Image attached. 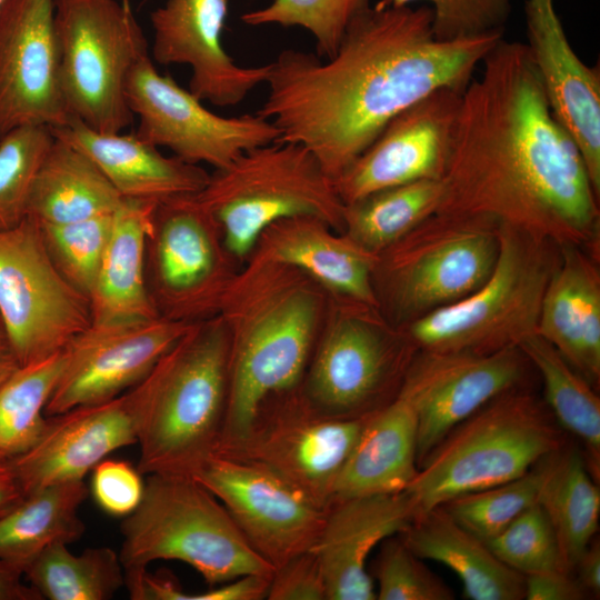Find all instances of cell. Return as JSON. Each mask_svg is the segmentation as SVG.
<instances>
[{
  "instance_id": "f5cc1de1",
  "label": "cell",
  "mask_w": 600,
  "mask_h": 600,
  "mask_svg": "<svg viewBox=\"0 0 600 600\" xmlns=\"http://www.w3.org/2000/svg\"><path fill=\"white\" fill-rule=\"evenodd\" d=\"M20 367L7 341H0V386Z\"/></svg>"
},
{
  "instance_id": "d6986e66",
  "label": "cell",
  "mask_w": 600,
  "mask_h": 600,
  "mask_svg": "<svg viewBox=\"0 0 600 600\" xmlns=\"http://www.w3.org/2000/svg\"><path fill=\"white\" fill-rule=\"evenodd\" d=\"M56 1L8 0L0 12V138L72 118L60 87Z\"/></svg>"
},
{
  "instance_id": "681fc988",
  "label": "cell",
  "mask_w": 600,
  "mask_h": 600,
  "mask_svg": "<svg viewBox=\"0 0 600 600\" xmlns=\"http://www.w3.org/2000/svg\"><path fill=\"white\" fill-rule=\"evenodd\" d=\"M573 571H577L576 579L587 594H600V543L598 540L590 542L578 559Z\"/></svg>"
},
{
  "instance_id": "8fae6325",
  "label": "cell",
  "mask_w": 600,
  "mask_h": 600,
  "mask_svg": "<svg viewBox=\"0 0 600 600\" xmlns=\"http://www.w3.org/2000/svg\"><path fill=\"white\" fill-rule=\"evenodd\" d=\"M416 352L380 310L341 302L312 356L300 391L326 417L369 416L397 397Z\"/></svg>"
},
{
  "instance_id": "83f0119b",
  "label": "cell",
  "mask_w": 600,
  "mask_h": 600,
  "mask_svg": "<svg viewBox=\"0 0 600 600\" xmlns=\"http://www.w3.org/2000/svg\"><path fill=\"white\" fill-rule=\"evenodd\" d=\"M157 204L124 200L89 297L93 323L159 317L147 284V241Z\"/></svg>"
},
{
  "instance_id": "74e56055",
  "label": "cell",
  "mask_w": 600,
  "mask_h": 600,
  "mask_svg": "<svg viewBox=\"0 0 600 600\" xmlns=\"http://www.w3.org/2000/svg\"><path fill=\"white\" fill-rule=\"evenodd\" d=\"M554 453L516 479L458 496L441 506L463 528L488 541L522 511L538 503Z\"/></svg>"
},
{
  "instance_id": "11a10c76",
  "label": "cell",
  "mask_w": 600,
  "mask_h": 600,
  "mask_svg": "<svg viewBox=\"0 0 600 600\" xmlns=\"http://www.w3.org/2000/svg\"><path fill=\"white\" fill-rule=\"evenodd\" d=\"M7 1L8 0H0V12L3 9L4 4L7 3Z\"/></svg>"
},
{
  "instance_id": "4fadbf2b",
  "label": "cell",
  "mask_w": 600,
  "mask_h": 600,
  "mask_svg": "<svg viewBox=\"0 0 600 600\" xmlns=\"http://www.w3.org/2000/svg\"><path fill=\"white\" fill-rule=\"evenodd\" d=\"M369 416L326 417L309 404L298 387L269 397L248 432L214 453L260 464L328 509Z\"/></svg>"
},
{
  "instance_id": "ab89813d",
  "label": "cell",
  "mask_w": 600,
  "mask_h": 600,
  "mask_svg": "<svg viewBox=\"0 0 600 600\" xmlns=\"http://www.w3.org/2000/svg\"><path fill=\"white\" fill-rule=\"evenodd\" d=\"M113 219L114 212L62 224H39L53 264L88 299L110 239Z\"/></svg>"
},
{
  "instance_id": "e0dca14e",
  "label": "cell",
  "mask_w": 600,
  "mask_h": 600,
  "mask_svg": "<svg viewBox=\"0 0 600 600\" xmlns=\"http://www.w3.org/2000/svg\"><path fill=\"white\" fill-rule=\"evenodd\" d=\"M529 363L519 347L492 353L417 350L398 396L416 414L418 468L458 423L521 387Z\"/></svg>"
},
{
  "instance_id": "f6af8a7d",
  "label": "cell",
  "mask_w": 600,
  "mask_h": 600,
  "mask_svg": "<svg viewBox=\"0 0 600 600\" xmlns=\"http://www.w3.org/2000/svg\"><path fill=\"white\" fill-rule=\"evenodd\" d=\"M144 490L141 473L123 460L103 459L92 469L96 503L112 517H127L140 504Z\"/></svg>"
},
{
  "instance_id": "d4e9b609",
  "label": "cell",
  "mask_w": 600,
  "mask_h": 600,
  "mask_svg": "<svg viewBox=\"0 0 600 600\" xmlns=\"http://www.w3.org/2000/svg\"><path fill=\"white\" fill-rule=\"evenodd\" d=\"M248 257L291 266L341 302L379 309L373 288L378 254L312 216L268 226Z\"/></svg>"
},
{
  "instance_id": "db71d44e",
  "label": "cell",
  "mask_w": 600,
  "mask_h": 600,
  "mask_svg": "<svg viewBox=\"0 0 600 600\" xmlns=\"http://www.w3.org/2000/svg\"><path fill=\"white\" fill-rule=\"evenodd\" d=\"M0 341H7V337H6V332H4V327H3V323H2V320L0 318ZM8 342V341H7Z\"/></svg>"
},
{
  "instance_id": "8d00e7d4",
  "label": "cell",
  "mask_w": 600,
  "mask_h": 600,
  "mask_svg": "<svg viewBox=\"0 0 600 600\" xmlns=\"http://www.w3.org/2000/svg\"><path fill=\"white\" fill-rule=\"evenodd\" d=\"M64 349L21 364L0 386V460L11 461L43 433L46 406L59 381Z\"/></svg>"
},
{
  "instance_id": "f1b7e54d",
  "label": "cell",
  "mask_w": 600,
  "mask_h": 600,
  "mask_svg": "<svg viewBox=\"0 0 600 600\" xmlns=\"http://www.w3.org/2000/svg\"><path fill=\"white\" fill-rule=\"evenodd\" d=\"M400 536L419 558L454 572L464 598L524 599V576L499 560L486 541L458 523L443 506L417 516Z\"/></svg>"
},
{
  "instance_id": "60d3db41",
  "label": "cell",
  "mask_w": 600,
  "mask_h": 600,
  "mask_svg": "<svg viewBox=\"0 0 600 600\" xmlns=\"http://www.w3.org/2000/svg\"><path fill=\"white\" fill-rule=\"evenodd\" d=\"M53 140L44 126L20 127L0 138V230L27 217L32 180Z\"/></svg>"
},
{
  "instance_id": "4dcf8cb0",
  "label": "cell",
  "mask_w": 600,
  "mask_h": 600,
  "mask_svg": "<svg viewBox=\"0 0 600 600\" xmlns=\"http://www.w3.org/2000/svg\"><path fill=\"white\" fill-rule=\"evenodd\" d=\"M123 201L87 154L54 137L32 180L27 217L62 224L113 213Z\"/></svg>"
},
{
  "instance_id": "ba28073f",
  "label": "cell",
  "mask_w": 600,
  "mask_h": 600,
  "mask_svg": "<svg viewBox=\"0 0 600 600\" xmlns=\"http://www.w3.org/2000/svg\"><path fill=\"white\" fill-rule=\"evenodd\" d=\"M498 234L494 268L476 291L398 328L417 350L492 353L536 332L560 248L508 226Z\"/></svg>"
},
{
  "instance_id": "836d02e7",
  "label": "cell",
  "mask_w": 600,
  "mask_h": 600,
  "mask_svg": "<svg viewBox=\"0 0 600 600\" xmlns=\"http://www.w3.org/2000/svg\"><path fill=\"white\" fill-rule=\"evenodd\" d=\"M519 348L540 373L544 403L557 423L583 444L587 466L596 479L600 470V399L596 389L537 332Z\"/></svg>"
},
{
  "instance_id": "816d5d0a",
  "label": "cell",
  "mask_w": 600,
  "mask_h": 600,
  "mask_svg": "<svg viewBox=\"0 0 600 600\" xmlns=\"http://www.w3.org/2000/svg\"><path fill=\"white\" fill-rule=\"evenodd\" d=\"M24 493L9 461L0 460V517L18 504Z\"/></svg>"
},
{
  "instance_id": "6da1fadb",
  "label": "cell",
  "mask_w": 600,
  "mask_h": 600,
  "mask_svg": "<svg viewBox=\"0 0 600 600\" xmlns=\"http://www.w3.org/2000/svg\"><path fill=\"white\" fill-rule=\"evenodd\" d=\"M461 94L436 213L482 218L600 261L599 197L526 43L503 38Z\"/></svg>"
},
{
  "instance_id": "9c48e42d",
  "label": "cell",
  "mask_w": 600,
  "mask_h": 600,
  "mask_svg": "<svg viewBox=\"0 0 600 600\" xmlns=\"http://www.w3.org/2000/svg\"><path fill=\"white\" fill-rule=\"evenodd\" d=\"M499 227L434 213L381 251L373 288L384 319L401 328L476 291L494 268Z\"/></svg>"
},
{
  "instance_id": "7a4b0ae2",
  "label": "cell",
  "mask_w": 600,
  "mask_h": 600,
  "mask_svg": "<svg viewBox=\"0 0 600 600\" xmlns=\"http://www.w3.org/2000/svg\"><path fill=\"white\" fill-rule=\"evenodd\" d=\"M502 38L439 40L427 4H373L326 61L281 51L257 113L279 130L276 142L306 147L336 181L398 113L436 90H464Z\"/></svg>"
},
{
  "instance_id": "e575fe53",
  "label": "cell",
  "mask_w": 600,
  "mask_h": 600,
  "mask_svg": "<svg viewBox=\"0 0 600 600\" xmlns=\"http://www.w3.org/2000/svg\"><path fill=\"white\" fill-rule=\"evenodd\" d=\"M442 193V180L432 179L374 191L344 204L342 233L379 254L434 214Z\"/></svg>"
},
{
  "instance_id": "5bb4252c",
  "label": "cell",
  "mask_w": 600,
  "mask_h": 600,
  "mask_svg": "<svg viewBox=\"0 0 600 600\" xmlns=\"http://www.w3.org/2000/svg\"><path fill=\"white\" fill-rule=\"evenodd\" d=\"M221 231L194 194L157 204L147 241V284L159 316L194 323L218 314L238 271Z\"/></svg>"
},
{
  "instance_id": "8992f818",
  "label": "cell",
  "mask_w": 600,
  "mask_h": 600,
  "mask_svg": "<svg viewBox=\"0 0 600 600\" xmlns=\"http://www.w3.org/2000/svg\"><path fill=\"white\" fill-rule=\"evenodd\" d=\"M148 476L140 504L121 523L124 577L146 571L158 560L184 562L211 587L247 574L273 573L200 482L187 476Z\"/></svg>"
},
{
  "instance_id": "b9f144b4",
  "label": "cell",
  "mask_w": 600,
  "mask_h": 600,
  "mask_svg": "<svg viewBox=\"0 0 600 600\" xmlns=\"http://www.w3.org/2000/svg\"><path fill=\"white\" fill-rule=\"evenodd\" d=\"M486 543L499 560L523 576L567 571L551 523L539 503L522 511Z\"/></svg>"
},
{
  "instance_id": "603a6c76",
  "label": "cell",
  "mask_w": 600,
  "mask_h": 600,
  "mask_svg": "<svg viewBox=\"0 0 600 600\" xmlns=\"http://www.w3.org/2000/svg\"><path fill=\"white\" fill-rule=\"evenodd\" d=\"M137 443L127 393L48 417L36 444L10 462L24 494L83 480L109 453Z\"/></svg>"
},
{
  "instance_id": "9a60e30c",
  "label": "cell",
  "mask_w": 600,
  "mask_h": 600,
  "mask_svg": "<svg viewBox=\"0 0 600 600\" xmlns=\"http://www.w3.org/2000/svg\"><path fill=\"white\" fill-rule=\"evenodd\" d=\"M126 97L139 119L134 134L191 164L222 169L241 153L280 137L277 127L257 112L239 117L211 112L169 74L159 73L150 54L132 68Z\"/></svg>"
},
{
  "instance_id": "2e32d148",
  "label": "cell",
  "mask_w": 600,
  "mask_h": 600,
  "mask_svg": "<svg viewBox=\"0 0 600 600\" xmlns=\"http://www.w3.org/2000/svg\"><path fill=\"white\" fill-rule=\"evenodd\" d=\"M191 478L223 504L274 569L310 550L324 523L327 509L260 464L213 453Z\"/></svg>"
},
{
  "instance_id": "1f68e13d",
  "label": "cell",
  "mask_w": 600,
  "mask_h": 600,
  "mask_svg": "<svg viewBox=\"0 0 600 600\" xmlns=\"http://www.w3.org/2000/svg\"><path fill=\"white\" fill-rule=\"evenodd\" d=\"M83 480L43 487L24 494L0 517V561L24 572L54 543H71L84 533L79 509L88 497Z\"/></svg>"
},
{
  "instance_id": "d6a6232c",
  "label": "cell",
  "mask_w": 600,
  "mask_h": 600,
  "mask_svg": "<svg viewBox=\"0 0 600 600\" xmlns=\"http://www.w3.org/2000/svg\"><path fill=\"white\" fill-rule=\"evenodd\" d=\"M538 503L551 523L563 567L572 573L600 517V490L579 450L562 447L552 456Z\"/></svg>"
},
{
  "instance_id": "277c9868",
  "label": "cell",
  "mask_w": 600,
  "mask_h": 600,
  "mask_svg": "<svg viewBox=\"0 0 600 600\" xmlns=\"http://www.w3.org/2000/svg\"><path fill=\"white\" fill-rule=\"evenodd\" d=\"M229 341L220 316L193 323L126 391L141 474L192 477L218 446L227 406Z\"/></svg>"
},
{
  "instance_id": "3957f363",
  "label": "cell",
  "mask_w": 600,
  "mask_h": 600,
  "mask_svg": "<svg viewBox=\"0 0 600 600\" xmlns=\"http://www.w3.org/2000/svg\"><path fill=\"white\" fill-rule=\"evenodd\" d=\"M300 270L248 257L218 316L228 333V393L216 450L240 440L264 401L298 388L309 366L323 297Z\"/></svg>"
},
{
  "instance_id": "30bf717a",
  "label": "cell",
  "mask_w": 600,
  "mask_h": 600,
  "mask_svg": "<svg viewBox=\"0 0 600 600\" xmlns=\"http://www.w3.org/2000/svg\"><path fill=\"white\" fill-rule=\"evenodd\" d=\"M60 87L69 114L100 132H122L134 119L128 77L149 54L130 0H57Z\"/></svg>"
},
{
  "instance_id": "ac0fdd59",
  "label": "cell",
  "mask_w": 600,
  "mask_h": 600,
  "mask_svg": "<svg viewBox=\"0 0 600 600\" xmlns=\"http://www.w3.org/2000/svg\"><path fill=\"white\" fill-rule=\"evenodd\" d=\"M192 324L161 316L91 322L66 346L63 369L44 414L56 416L124 393L151 371Z\"/></svg>"
},
{
  "instance_id": "7dc6e473",
  "label": "cell",
  "mask_w": 600,
  "mask_h": 600,
  "mask_svg": "<svg viewBox=\"0 0 600 600\" xmlns=\"http://www.w3.org/2000/svg\"><path fill=\"white\" fill-rule=\"evenodd\" d=\"M271 576L247 574L234 580L212 586L198 592H186L179 584L170 594V600H261L267 599Z\"/></svg>"
},
{
  "instance_id": "f546056e",
  "label": "cell",
  "mask_w": 600,
  "mask_h": 600,
  "mask_svg": "<svg viewBox=\"0 0 600 600\" xmlns=\"http://www.w3.org/2000/svg\"><path fill=\"white\" fill-rule=\"evenodd\" d=\"M417 437L413 409L397 394L369 416L339 476L333 500L404 491L418 472Z\"/></svg>"
},
{
  "instance_id": "cb8c5ba5",
  "label": "cell",
  "mask_w": 600,
  "mask_h": 600,
  "mask_svg": "<svg viewBox=\"0 0 600 600\" xmlns=\"http://www.w3.org/2000/svg\"><path fill=\"white\" fill-rule=\"evenodd\" d=\"M416 516L406 491L333 500L310 549L319 559L328 600L377 599L367 560L383 540L406 531Z\"/></svg>"
},
{
  "instance_id": "44dd1931",
  "label": "cell",
  "mask_w": 600,
  "mask_h": 600,
  "mask_svg": "<svg viewBox=\"0 0 600 600\" xmlns=\"http://www.w3.org/2000/svg\"><path fill=\"white\" fill-rule=\"evenodd\" d=\"M228 0H167L151 12L152 59L191 69L189 91L217 107L239 104L260 83L270 63L242 67L226 52L222 31Z\"/></svg>"
},
{
  "instance_id": "ee69618b",
  "label": "cell",
  "mask_w": 600,
  "mask_h": 600,
  "mask_svg": "<svg viewBox=\"0 0 600 600\" xmlns=\"http://www.w3.org/2000/svg\"><path fill=\"white\" fill-rule=\"evenodd\" d=\"M424 2L432 12V30L439 40L503 34L511 0H379L378 7H404Z\"/></svg>"
},
{
  "instance_id": "c3c4849f",
  "label": "cell",
  "mask_w": 600,
  "mask_h": 600,
  "mask_svg": "<svg viewBox=\"0 0 600 600\" xmlns=\"http://www.w3.org/2000/svg\"><path fill=\"white\" fill-rule=\"evenodd\" d=\"M587 597L576 578L564 570H547L524 576L526 600H581Z\"/></svg>"
},
{
  "instance_id": "484cf974",
  "label": "cell",
  "mask_w": 600,
  "mask_h": 600,
  "mask_svg": "<svg viewBox=\"0 0 600 600\" xmlns=\"http://www.w3.org/2000/svg\"><path fill=\"white\" fill-rule=\"evenodd\" d=\"M50 130L87 154L124 200L160 204L199 192L210 176L200 166L166 157L134 133L100 132L76 118Z\"/></svg>"
},
{
  "instance_id": "52a82bcc",
  "label": "cell",
  "mask_w": 600,
  "mask_h": 600,
  "mask_svg": "<svg viewBox=\"0 0 600 600\" xmlns=\"http://www.w3.org/2000/svg\"><path fill=\"white\" fill-rule=\"evenodd\" d=\"M197 200L216 220L227 250L244 262L261 232L294 216H312L342 233L344 203L334 181L306 147L271 142L216 169Z\"/></svg>"
},
{
  "instance_id": "bcb514c9",
  "label": "cell",
  "mask_w": 600,
  "mask_h": 600,
  "mask_svg": "<svg viewBox=\"0 0 600 600\" xmlns=\"http://www.w3.org/2000/svg\"><path fill=\"white\" fill-rule=\"evenodd\" d=\"M267 599L328 600V587L317 554L308 550L276 568Z\"/></svg>"
},
{
  "instance_id": "f907efd6",
  "label": "cell",
  "mask_w": 600,
  "mask_h": 600,
  "mask_svg": "<svg viewBox=\"0 0 600 600\" xmlns=\"http://www.w3.org/2000/svg\"><path fill=\"white\" fill-rule=\"evenodd\" d=\"M22 572L0 561V600H41V596L22 581Z\"/></svg>"
},
{
  "instance_id": "5b68a950",
  "label": "cell",
  "mask_w": 600,
  "mask_h": 600,
  "mask_svg": "<svg viewBox=\"0 0 600 600\" xmlns=\"http://www.w3.org/2000/svg\"><path fill=\"white\" fill-rule=\"evenodd\" d=\"M562 447V429L544 401L521 386L452 428L404 491L419 516L458 496L516 479Z\"/></svg>"
},
{
  "instance_id": "4316f807",
  "label": "cell",
  "mask_w": 600,
  "mask_h": 600,
  "mask_svg": "<svg viewBox=\"0 0 600 600\" xmlns=\"http://www.w3.org/2000/svg\"><path fill=\"white\" fill-rule=\"evenodd\" d=\"M599 263L578 247H560L536 330L594 389L600 382Z\"/></svg>"
},
{
  "instance_id": "7bdbcfd3",
  "label": "cell",
  "mask_w": 600,
  "mask_h": 600,
  "mask_svg": "<svg viewBox=\"0 0 600 600\" xmlns=\"http://www.w3.org/2000/svg\"><path fill=\"white\" fill-rule=\"evenodd\" d=\"M373 567L379 600H452L454 592L400 537L383 540Z\"/></svg>"
},
{
  "instance_id": "7402d4cb",
  "label": "cell",
  "mask_w": 600,
  "mask_h": 600,
  "mask_svg": "<svg viewBox=\"0 0 600 600\" xmlns=\"http://www.w3.org/2000/svg\"><path fill=\"white\" fill-rule=\"evenodd\" d=\"M526 43L550 109L577 144L600 194V69L576 53L553 0H527Z\"/></svg>"
},
{
  "instance_id": "ffe728a7",
  "label": "cell",
  "mask_w": 600,
  "mask_h": 600,
  "mask_svg": "<svg viewBox=\"0 0 600 600\" xmlns=\"http://www.w3.org/2000/svg\"><path fill=\"white\" fill-rule=\"evenodd\" d=\"M463 90L442 88L408 107L334 181L350 203L417 180H442L451 154Z\"/></svg>"
},
{
  "instance_id": "d590c367",
  "label": "cell",
  "mask_w": 600,
  "mask_h": 600,
  "mask_svg": "<svg viewBox=\"0 0 600 600\" xmlns=\"http://www.w3.org/2000/svg\"><path fill=\"white\" fill-rule=\"evenodd\" d=\"M29 584L49 600H107L124 586L119 552L108 547L73 554L67 543H54L24 570Z\"/></svg>"
},
{
  "instance_id": "f35d334b",
  "label": "cell",
  "mask_w": 600,
  "mask_h": 600,
  "mask_svg": "<svg viewBox=\"0 0 600 600\" xmlns=\"http://www.w3.org/2000/svg\"><path fill=\"white\" fill-rule=\"evenodd\" d=\"M371 0H272L246 12L247 26L300 27L310 32L319 57L333 56L350 24L371 7Z\"/></svg>"
},
{
  "instance_id": "7c38bea8",
  "label": "cell",
  "mask_w": 600,
  "mask_h": 600,
  "mask_svg": "<svg viewBox=\"0 0 600 600\" xmlns=\"http://www.w3.org/2000/svg\"><path fill=\"white\" fill-rule=\"evenodd\" d=\"M0 318L20 366L64 349L92 322L89 299L59 272L30 217L0 230Z\"/></svg>"
}]
</instances>
